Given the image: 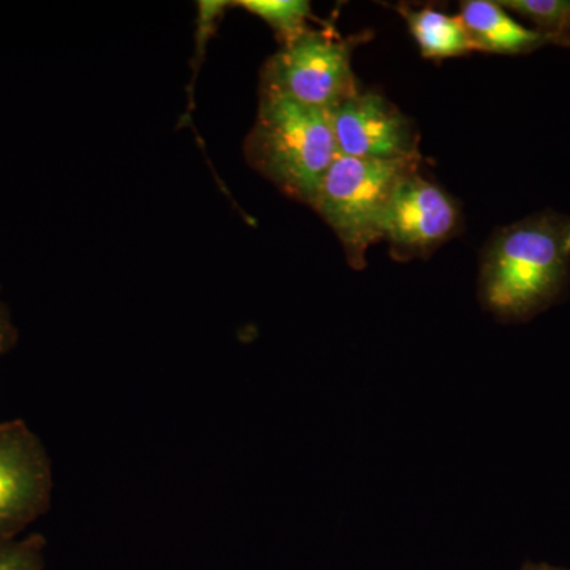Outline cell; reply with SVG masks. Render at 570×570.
<instances>
[{
    "label": "cell",
    "instance_id": "10",
    "mask_svg": "<svg viewBox=\"0 0 570 570\" xmlns=\"http://www.w3.org/2000/svg\"><path fill=\"white\" fill-rule=\"evenodd\" d=\"M498 3L531 22L532 31L550 45L570 48V0H498Z\"/></svg>",
    "mask_w": 570,
    "mask_h": 570
},
{
    "label": "cell",
    "instance_id": "4",
    "mask_svg": "<svg viewBox=\"0 0 570 570\" xmlns=\"http://www.w3.org/2000/svg\"><path fill=\"white\" fill-rule=\"evenodd\" d=\"M366 39H343L328 22L325 29H307L265 62L261 96L283 97L332 112L360 92L352 51Z\"/></svg>",
    "mask_w": 570,
    "mask_h": 570
},
{
    "label": "cell",
    "instance_id": "5",
    "mask_svg": "<svg viewBox=\"0 0 570 570\" xmlns=\"http://www.w3.org/2000/svg\"><path fill=\"white\" fill-rule=\"evenodd\" d=\"M51 494L43 442L22 420L0 422V542L20 538L50 508Z\"/></svg>",
    "mask_w": 570,
    "mask_h": 570
},
{
    "label": "cell",
    "instance_id": "3",
    "mask_svg": "<svg viewBox=\"0 0 570 570\" xmlns=\"http://www.w3.org/2000/svg\"><path fill=\"white\" fill-rule=\"evenodd\" d=\"M419 163L337 156L326 171L313 209L335 232L352 268H365L367 249L384 239L397 183Z\"/></svg>",
    "mask_w": 570,
    "mask_h": 570
},
{
    "label": "cell",
    "instance_id": "12",
    "mask_svg": "<svg viewBox=\"0 0 570 570\" xmlns=\"http://www.w3.org/2000/svg\"><path fill=\"white\" fill-rule=\"evenodd\" d=\"M47 540L29 534L0 542V570H45Z\"/></svg>",
    "mask_w": 570,
    "mask_h": 570
},
{
    "label": "cell",
    "instance_id": "14",
    "mask_svg": "<svg viewBox=\"0 0 570 570\" xmlns=\"http://www.w3.org/2000/svg\"><path fill=\"white\" fill-rule=\"evenodd\" d=\"M520 570H566L560 568H554V566L550 564H527L523 566Z\"/></svg>",
    "mask_w": 570,
    "mask_h": 570
},
{
    "label": "cell",
    "instance_id": "13",
    "mask_svg": "<svg viewBox=\"0 0 570 570\" xmlns=\"http://www.w3.org/2000/svg\"><path fill=\"white\" fill-rule=\"evenodd\" d=\"M17 328L11 322L9 309L0 299V355L7 354L17 343Z\"/></svg>",
    "mask_w": 570,
    "mask_h": 570
},
{
    "label": "cell",
    "instance_id": "8",
    "mask_svg": "<svg viewBox=\"0 0 570 570\" xmlns=\"http://www.w3.org/2000/svg\"><path fill=\"white\" fill-rule=\"evenodd\" d=\"M460 20L472 50L494 55H530L550 45L540 33L521 24L498 0H466L460 6Z\"/></svg>",
    "mask_w": 570,
    "mask_h": 570
},
{
    "label": "cell",
    "instance_id": "7",
    "mask_svg": "<svg viewBox=\"0 0 570 570\" xmlns=\"http://www.w3.org/2000/svg\"><path fill=\"white\" fill-rule=\"evenodd\" d=\"M330 116L337 156L366 160L420 159L414 124L381 94L360 91Z\"/></svg>",
    "mask_w": 570,
    "mask_h": 570
},
{
    "label": "cell",
    "instance_id": "1",
    "mask_svg": "<svg viewBox=\"0 0 570 570\" xmlns=\"http://www.w3.org/2000/svg\"><path fill=\"white\" fill-rule=\"evenodd\" d=\"M570 275V217L543 212L499 228L480 265L483 307L501 322H527L561 298Z\"/></svg>",
    "mask_w": 570,
    "mask_h": 570
},
{
    "label": "cell",
    "instance_id": "6",
    "mask_svg": "<svg viewBox=\"0 0 570 570\" xmlns=\"http://www.w3.org/2000/svg\"><path fill=\"white\" fill-rule=\"evenodd\" d=\"M460 206L452 195L412 168L397 183L385 223L390 254L396 261L428 257L459 234Z\"/></svg>",
    "mask_w": 570,
    "mask_h": 570
},
{
    "label": "cell",
    "instance_id": "9",
    "mask_svg": "<svg viewBox=\"0 0 570 570\" xmlns=\"http://www.w3.org/2000/svg\"><path fill=\"white\" fill-rule=\"evenodd\" d=\"M396 11L406 21L409 32L417 41L423 58L442 61L474 52L459 17L431 6L414 9L401 3Z\"/></svg>",
    "mask_w": 570,
    "mask_h": 570
},
{
    "label": "cell",
    "instance_id": "11",
    "mask_svg": "<svg viewBox=\"0 0 570 570\" xmlns=\"http://www.w3.org/2000/svg\"><path fill=\"white\" fill-rule=\"evenodd\" d=\"M235 6L262 18L283 45L306 32L314 20L306 0H239Z\"/></svg>",
    "mask_w": 570,
    "mask_h": 570
},
{
    "label": "cell",
    "instance_id": "2",
    "mask_svg": "<svg viewBox=\"0 0 570 570\" xmlns=\"http://www.w3.org/2000/svg\"><path fill=\"white\" fill-rule=\"evenodd\" d=\"M245 157L287 197L313 208L337 157L332 116L283 97L261 96Z\"/></svg>",
    "mask_w": 570,
    "mask_h": 570
}]
</instances>
